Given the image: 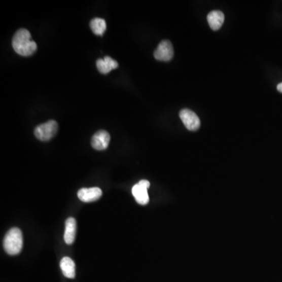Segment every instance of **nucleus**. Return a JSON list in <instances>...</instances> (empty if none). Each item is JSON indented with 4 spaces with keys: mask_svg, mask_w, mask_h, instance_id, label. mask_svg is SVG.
Listing matches in <instances>:
<instances>
[{
    "mask_svg": "<svg viewBox=\"0 0 282 282\" xmlns=\"http://www.w3.org/2000/svg\"><path fill=\"white\" fill-rule=\"evenodd\" d=\"M14 51L23 57L32 55L37 50V44L31 39L29 31L24 28L18 30L13 37Z\"/></svg>",
    "mask_w": 282,
    "mask_h": 282,
    "instance_id": "obj_1",
    "label": "nucleus"
},
{
    "mask_svg": "<svg viewBox=\"0 0 282 282\" xmlns=\"http://www.w3.org/2000/svg\"><path fill=\"white\" fill-rule=\"evenodd\" d=\"M4 246L6 253L11 256L21 253L23 248V235L19 228L14 227L9 230L4 237Z\"/></svg>",
    "mask_w": 282,
    "mask_h": 282,
    "instance_id": "obj_2",
    "label": "nucleus"
},
{
    "mask_svg": "<svg viewBox=\"0 0 282 282\" xmlns=\"http://www.w3.org/2000/svg\"><path fill=\"white\" fill-rule=\"evenodd\" d=\"M58 125L56 121L50 120L34 129V136L42 141H48L57 134Z\"/></svg>",
    "mask_w": 282,
    "mask_h": 282,
    "instance_id": "obj_3",
    "label": "nucleus"
},
{
    "mask_svg": "<svg viewBox=\"0 0 282 282\" xmlns=\"http://www.w3.org/2000/svg\"><path fill=\"white\" fill-rule=\"evenodd\" d=\"M180 118L188 130H198L201 126L199 118L195 112L190 109H183L180 112Z\"/></svg>",
    "mask_w": 282,
    "mask_h": 282,
    "instance_id": "obj_4",
    "label": "nucleus"
},
{
    "mask_svg": "<svg viewBox=\"0 0 282 282\" xmlns=\"http://www.w3.org/2000/svg\"><path fill=\"white\" fill-rule=\"evenodd\" d=\"M173 55V47L169 40H163L161 42L154 53L155 59L161 61H169L172 60Z\"/></svg>",
    "mask_w": 282,
    "mask_h": 282,
    "instance_id": "obj_5",
    "label": "nucleus"
},
{
    "mask_svg": "<svg viewBox=\"0 0 282 282\" xmlns=\"http://www.w3.org/2000/svg\"><path fill=\"white\" fill-rule=\"evenodd\" d=\"M110 140V134L107 131L100 130L93 135L91 140L92 147L97 151H103L107 149Z\"/></svg>",
    "mask_w": 282,
    "mask_h": 282,
    "instance_id": "obj_6",
    "label": "nucleus"
},
{
    "mask_svg": "<svg viewBox=\"0 0 282 282\" xmlns=\"http://www.w3.org/2000/svg\"><path fill=\"white\" fill-rule=\"evenodd\" d=\"M101 196L102 191L99 188H82L78 191V197L83 202H93Z\"/></svg>",
    "mask_w": 282,
    "mask_h": 282,
    "instance_id": "obj_7",
    "label": "nucleus"
},
{
    "mask_svg": "<svg viewBox=\"0 0 282 282\" xmlns=\"http://www.w3.org/2000/svg\"><path fill=\"white\" fill-rule=\"evenodd\" d=\"M76 229H77V224H76V219L69 217L65 221L64 239L66 244H72L74 243L76 239Z\"/></svg>",
    "mask_w": 282,
    "mask_h": 282,
    "instance_id": "obj_8",
    "label": "nucleus"
},
{
    "mask_svg": "<svg viewBox=\"0 0 282 282\" xmlns=\"http://www.w3.org/2000/svg\"><path fill=\"white\" fill-rule=\"evenodd\" d=\"M224 13L220 11H211L207 16V21L209 24L210 28L214 31H217L221 28L224 22Z\"/></svg>",
    "mask_w": 282,
    "mask_h": 282,
    "instance_id": "obj_9",
    "label": "nucleus"
},
{
    "mask_svg": "<svg viewBox=\"0 0 282 282\" xmlns=\"http://www.w3.org/2000/svg\"><path fill=\"white\" fill-rule=\"evenodd\" d=\"M119 66L117 61L110 57H105L103 59L96 60V67L102 74H108L113 69H116Z\"/></svg>",
    "mask_w": 282,
    "mask_h": 282,
    "instance_id": "obj_10",
    "label": "nucleus"
},
{
    "mask_svg": "<svg viewBox=\"0 0 282 282\" xmlns=\"http://www.w3.org/2000/svg\"><path fill=\"white\" fill-rule=\"evenodd\" d=\"M60 266L64 277L70 279L76 277V263L70 257H64L60 261Z\"/></svg>",
    "mask_w": 282,
    "mask_h": 282,
    "instance_id": "obj_11",
    "label": "nucleus"
},
{
    "mask_svg": "<svg viewBox=\"0 0 282 282\" xmlns=\"http://www.w3.org/2000/svg\"><path fill=\"white\" fill-rule=\"evenodd\" d=\"M132 193L136 202L139 205H145L149 202L148 189L141 186L140 184H135L132 188Z\"/></svg>",
    "mask_w": 282,
    "mask_h": 282,
    "instance_id": "obj_12",
    "label": "nucleus"
},
{
    "mask_svg": "<svg viewBox=\"0 0 282 282\" xmlns=\"http://www.w3.org/2000/svg\"><path fill=\"white\" fill-rule=\"evenodd\" d=\"M90 28L96 36H102L106 31L107 24L104 20L96 17L90 21Z\"/></svg>",
    "mask_w": 282,
    "mask_h": 282,
    "instance_id": "obj_13",
    "label": "nucleus"
},
{
    "mask_svg": "<svg viewBox=\"0 0 282 282\" xmlns=\"http://www.w3.org/2000/svg\"><path fill=\"white\" fill-rule=\"evenodd\" d=\"M138 184H140L141 186H143L144 188H147V189L150 188V182L146 181V180H142Z\"/></svg>",
    "mask_w": 282,
    "mask_h": 282,
    "instance_id": "obj_14",
    "label": "nucleus"
},
{
    "mask_svg": "<svg viewBox=\"0 0 282 282\" xmlns=\"http://www.w3.org/2000/svg\"><path fill=\"white\" fill-rule=\"evenodd\" d=\"M277 89L280 93H282V83H279V84L277 85Z\"/></svg>",
    "mask_w": 282,
    "mask_h": 282,
    "instance_id": "obj_15",
    "label": "nucleus"
}]
</instances>
